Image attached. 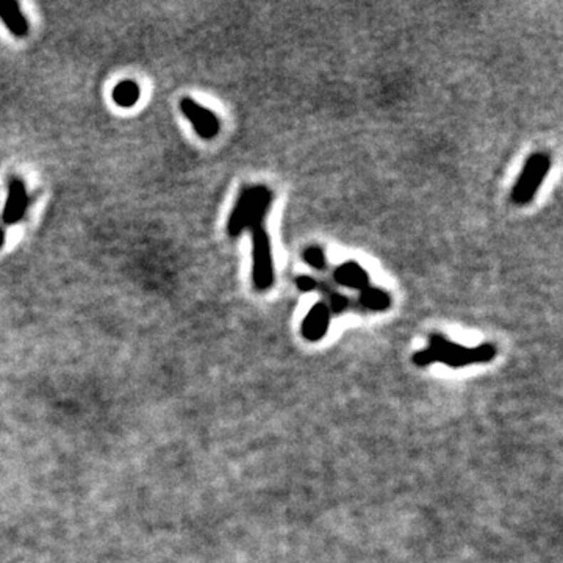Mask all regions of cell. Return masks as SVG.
<instances>
[{
	"instance_id": "6da1fadb",
	"label": "cell",
	"mask_w": 563,
	"mask_h": 563,
	"mask_svg": "<svg viewBox=\"0 0 563 563\" xmlns=\"http://www.w3.org/2000/svg\"><path fill=\"white\" fill-rule=\"evenodd\" d=\"M430 346L428 349L416 352L412 357L415 365L429 366L435 361H441L448 366L460 368L471 363H487L496 357L493 344H480L477 348H465L457 343L449 341L443 335H430Z\"/></svg>"
},
{
	"instance_id": "7a4b0ae2",
	"label": "cell",
	"mask_w": 563,
	"mask_h": 563,
	"mask_svg": "<svg viewBox=\"0 0 563 563\" xmlns=\"http://www.w3.org/2000/svg\"><path fill=\"white\" fill-rule=\"evenodd\" d=\"M549 167H551V158L548 154L537 152V154L530 155L526 160L525 166H522V171L512 190L510 195L512 202L517 205L529 204L537 195V191L540 190L542 183L546 179V174L549 171Z\"/></svg>"
},
{
	"instance_id": "3957f363",
	"label": "cell",
	"mask_w": 563,
	"mask_h": 563,
	"mask_svg": "<svg viewBox=\"0 0 563 563\" xmlns=\"http://www.w3.org/2000/svg\"><path fill=\"white\" fill-rule=\"evenodd\" d=\"M252 232V280L259 291H267L274 284V267H272L271 239L267 229L260 225Z\"/></svg>"
},
{
	"instance_id": "277c9868",
	"label": "cell",
	"mask_w": 563,
	"mask_h": 563,
	"mask_svg": "<svg viewBox=\"0 0 563 563\" xmlns=\"http://www.w3.org/2000/svg\"><path fill=\"white\" fill-rule=\"evenodd\" d=\"M180 110L183 116L187 118L195 127L196 133L202 140H213L218 136L221 130V123L218 116L212 110L199 105L196 100L191 98H183L180 100Z\"/></svg>"
},
{
	"instance_id": "5b68a950",
	"label": "cell",
	"mask_w": 563,
	"mask_h": 563,
	"mask_svg": "<svg viewBox=\"0 0 563 563\" xmlns=\"http://www.w3.org/2000/svg\"><path fill=\"white\" fill-rule=\"evenodd\" d=\"M29 208V195L26 183H24L18 177L10 180L8 183V197L4 207L2 221L6 225H14L24 219L26 212Z\"/></svg>"
},
{
	"instance_id": "8992f818",
	"label": "cell",
	"mask_w": 563,
	"mask_h": 563,
	"mask_svg": "<svg viewBox=\"0 0 563 563\" xmlns=\"http://www.w3.org/2000/svg\"><path fill=\"white\" fill-rule=\"evenodd\" d=\"M252 200H254L252 187H246L241 190L227 222V233L230 237H238L244 230H247L249 219H251V212H252Z\"/></svg>"
},
{
	"instance_id": "52a82bcc",
	"label": "cell",
	"mask_w": 563,
	"mask_h": 563,
	"mask_svg": "<svg viewBox=\"0 0 563 563\" xmlns=\"http://www.w3.org/2000/svg\"><path fill=\"white\" fill-rule=\"evenodd\" d=\"M329 323H331V311L327 305L324 302L315 304L302 323V336L307 341H319L327 334Z\"/></svg>"
},
{
	"instance_id": "ba28073f",
	"label": "cell",
	"mask_w": 563,
	"mask_h": 563,
	"mask_svg": "<svg viewBox=\"0 0 563 563\" xmlns=\"http://www.w3.org/2000/svg\"><path fill=\"white\" fill-rule=\"evenodd\" d=\"M334 279L338 285L352 288V289H363L369 285V276L363 267H360L357 262L349 260L341 263L340 267L335 268Z\"/></svg>"
},
{
	"instance_id": "9c48e42d",
	"label": "cell",
	"mask_w": 563,
	"mask_h": 563,
	"mask_svg": "<svg viewBox=\"0 0 563 563\" xmlns=\"http://www.w3.org/2000/svg\"><path fill=\"white\" fill-rule=\"evenodd\" d=\"M0 19L4 21L6 29L16 38H24L29 35V21L22 14L18 2H13V0H4V2H0Z\"/></svg>"
},
{
	"instance_id": "30bf717a",
	"label": "cell",
	"mask_w": 563,
	"mask_h": 563,
	"mask_svg": "<svg viewBox=\"0 0 563 563\" xmlns=\"http://www.w3.org/2000/svg\"><path fill=\"white\" fill-rule=\"evenodd\" d=\"M358 301L366 310L371 311H385L391 307V296L385 289L373 285L360 289Z\"/></svg>"
},
{
	"instance_id": "8fae6325",
	"label": "cell",
	"mask_w": 563,
	"mask_h": 563,
	"mask_svg": "<svg viewBox=\"0 0 563 563\" xmlns=\"http://www.w3.org/2000/svg\"><path fill=\"white\" fill-rule=\"evenodd\" d=\"M141 90L133 80H123L115 88H113L111 98L113 102L120 108H132L140 100Z\"/></svg>"
},
{
	"instance_id": "7c38bea8",
	"label": "cell",
	"mask_w": 563,
	"mask_h": 563,
	"mask_svg": "<svg viewBox=\"0 0 563 563\" xmlns=\"http://www.w3.org/2000/svg\"><path fill=\"white\" fill-rule=\"evenodd\" d=\"M302 259L305 260V263L311 267L313 269H318V271H323L327 268V257L323 247L319 246H309L305 247V251L302 252Z\"/></svg>"
},
{
	"instance_id": "4fadbf2b",
	"label": "cell",
	"mask_w": 563,
	"mask_h": 563,
	"mask_svg": "<svg viewBox=\"0 0 563 563\" xmlns=\"http://www.w3.org/2000/svg\"><path fill=\"white\" fill-rule=\"evenodd\" d=\"M349 305H351V302H349V299L346 296H343L340 293H331V294H329L327 309H329V311H334L335 315H340V313L348 310Z\"/></svg>"
},
{
	"instance_id": "5bb4252c",
	"label": "cell",
	"mask_w": 563,
	"mask_h": 563,
	"mask_svg": "<svg viewBox=\"0 0 563 563\" xmlns=\"http://www.w3.org/2000/svg\"><path fill=\"white\" fill-rule=\"evenodd\" d=\"M296 286L299 288L301 291L309 293V291H313V289H316L318 282L310 276H299L296 279Z\"/></svg>"
}]
</instances>
